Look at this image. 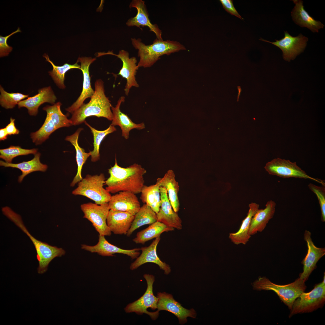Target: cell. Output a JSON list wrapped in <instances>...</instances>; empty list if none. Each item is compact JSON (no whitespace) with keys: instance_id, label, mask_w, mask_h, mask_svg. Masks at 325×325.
<instances>
[{"instance_id":"1","label":"cell","mask_w":325,"mask_h":325,"mask_svg":"<svg viewBox=\"0 0 325 325\" xmlns=\"http://www.w3.org/2000/svg\"><path fill=\"white\" fill-rule=\"evenodd\" d=\"M108 170L110 177L105 184L107 186L106 189L109 193H141L144 186V175L147 172L141 165L134 163L126 168L122 167L118 165L116 158L114 165Z\"/></svg>"},{"instance_id":"2","label":"cell","mask_w":325,"mask_h":325,"mask_svg":"<svg viewBox=\"0 0 325 325\" xmlns=\"http://www.w3.org/2000/svg\"><path fill=\"white\" fill-rule=\"evenodd\" d=\"M94 87V93L89 102L86 104L84 103L72 114L70 119L72 125L81 124L84 122L86 118L91 116L103 117L112 120V105L105 94L103 81L100 79L97 80Z\"/></svg>"},{"instance_id":"3","label":"cell","mask_w":325,"mask_h":325,"mask_svg":"<svg viewBox=\"0 0 325 325\" xmlns=\"http://www.w3.org/2000/svg\"><path fill=\"white\" fill-rule=\"evenodd\" d=\"M131 41L133 47L138 50L140 58L137 64L138 68L150 67L162 55L186 50L185 47L180 42L169 40L163 41L156 38L150 45H146L139 38H131Z\"/></svg>"},{"instance_id":"4","label":"cell","mask_w":325,"mask_h":325,"mask_svg":"<svg viewBox=\"0 0 325 325\" xmlns=\"http://www.w3.org/2000/svg\"><path fill=\"white\" fill-rule=\"evenodd\" d=\"M2 211L3 214L26 234L32 242L36 251L37 258L39 262L37 269L39 274L45 273L47 270L49 264L54 258L61 257L65 254V251L63 249L51 246L34 238L25 226L20 215L9 207H2Z\"/></svg>"},{"instance_id":"5","label":"cell","mask_w":325,"mask_h":325,"mask_svg":"<svg viewBox=\"0 0 325 325\" xmlns=\"http://www.w3.org/2000/svg\"><path fill=\"white\" fill-rule=\"evenodd\" d=\"M61 105L60 102H58L51 106L46 105L43 108L47 113L45 122L38 130L30 135L33 142L36 145L41 144L57 129L72 125L71 121L62 112Z\"/></svg>"},{"instance_id":"6","label":"cell","mask_w":325,"mask_h":325,"mask_svg":"<svg viewBox=\"0 0 325 325\" xmlns=\"http://www.w3.org/2000/svg\"><path fill=\"white\" fill-rule=\"evenodd\" d=\"M305 282L299 277L290 283L280 285L274 283L266 277H262L254 283L253 286L257 290L273 291L291 310L295 300L305 291L306 288Z\"/></svg>"},{"instance_id":"7","label":"cell","mask_w":325,"mask_h":325,"mask_svg":"<svg viewBox=\"0 0 325 325\" xmlns=\"http://www.w3.org/2000/svg\"><path fill=\"white\" fill-rule=\"evenodd\" d=\"M105 180L103 173L99 175H87L78 183V187L73 191L72 193L85 196L98 205L108 203L112 196L103 187Z\"/></svg>"},{"instance_id":"8","label":"cell","mask_w":325,"mask_h":325,"mask_svg":"<svg viewBox=\"0 0 325 325\" xmlns=\"http://www.w3.org/2000/svg\"><path fill=\"white\" fill-rule=\"evenodd\" d=\"M325 274L323 281L310 292H303L294 301L289 317L301 313L312 312L321 307L325 301Z\"/></svg>"},{"instance_id":"9","label":"cell","mask_w":325,"mask_h":325,"mask_svg":"<svg viewBox=\"0 0 325 325\" xmlns=\"http://www.w3.org/2000/svg\"><path fill=\"white\" fill-rule=\"evenodd\" d=\"M265 169L271 175L283 178L293 177L308 179L318 182L322 186L325 185L323 181L309 176L297 165L296 162H292L289 160L279 158L274 159L266 164Z\"/></svg>"},{"instance_id":"10","label":"cell","mask_w":325,"mask_h":325,"mask_svg":"<svg viewBox=\"0 0 325 325\" xmlns=\"http://www.w3.org/2000/svg\"><path fill=\"white\" fill-rule=\"evenodd\" d=\"M147 284V287L144 293L138 299L128 304L124 309L127 313L135 312L138 314L144 313L149 315L153 320L158 317L155 312L148 311L147 309L150 308L153 310L157 309L158 298L153 292V284L155 277L152 275L145 274L144 275Z\"/></svg>"},{"instance_id":"11","label":"cell","mask_w":325,"mask_h":325,"mask_svg":"<svg viewBox=\"0 0 325 325\" xmlns=\"http://www.w3.org/2000/svg\"><path fill=\"white\" fill-rule=\"evenodd\" d=\"M80 207L84 214L83 218L91 222L99 235H111V231L107 223L110 210L108 203L98 205L90 202L81 205Z\"/></svg>"},{"instance_id":"12","label":"cell","mask_w":325,"mask_h":325,"mask_svg":"<svg viewBox=\"0 0 325 325\" xmlns=\"http://www.w3.org/2000/svg\"><path fill=\"white\" fill-rule=\"evenodd\" d=\"M260 40L271 43L279 48L282 51L283 56L285 60L289 62L303 52L308 41V38L301 34L292 36L287 31H284V38L280 40L270 42L262 38Z\"/></svg>"},{"instance_id":"13","label":"cell","mask_w":325,"mask_h":325,"mask_svg":"<svg viewBox=\"0 0 325 325\" xmlns=\"http://www.w3.org/2000/svg\"><path fill=\"white\" fill-rule=\"evenodd\" d=\"M98 57L104 55L110 54L117 56L122 61V66L117 74L126 80V83L124 89L125 94L128 96L131 88L132 87H138L135 78L137 70L138 69L137 63V60L135 57H129L128 52L124 50L119 51L118 54H114L112 51L107 52H99Z\"/></svg>"},{"instance_id":"14","label":"cell","mask_w":325,"mask_h":325,"mask_svg":"<svg viewBox=\"0 0 325 325\" xmlns=\"http://www.w3.org/2000/svg\"><path fill=\"white\" fill-rule=\"evenodd\" d=\"M157 297L158 298L157 310L155 312L158 316L160 311H168L177 317L178 319L179 323L181 324L187 322L188 317L195 318L196 313L194 309L188 310L184 308L181 304L174 299L171 294L165 292H159Z\"/></svg>"},{"instance_id":"15","label":"cell","mask_w":325,"mask_h":325,"mask_svg":"<svg viewBox=\"0 0 325 325\" xmlns=\"http://www.w3.org/2000/svg\"><path fill=\"white\" fill-rule=\"evenodd\" d=\"M311 232L305 230L304 234V240L306 242L308 252L302 262L303 265V271L299 278L305 282L313 271L317 267L316 264L320 259L325 255V248H319L314 244L311 237Z\"/></svg>"},{"instance_id":"16","label":"cell","mask_w":325,"mask_h":325,"mask_svg":"<svg viewBox=\"0 0 325 325\" xmlns=\"http://www.w3.org/2000/svg\"><path fill=\"white\" fill-rule=\"evenodd\" d=\"M161 205L159 212L156 214L157 221L167 227L181 230L182 228V221L178 212L173 210L168 198L166 189L162 186L159 187Z\"/></svg>"},{"instance_id":"17","label":"cell","mask_w":325,"mask_h":325,"mask_svg":"<svg viewBox=\"0 0 325 325\" xmlns=\"http://www.w3.org/2000/svg\"><path fill=\"white\" fill-rule=\"evenodd\" d=\"M145 2L142 0H133L130 4V8H135L137 10L136 15L129 18L126 23L128 26H135L142 30L140 28L146 26L150 31L153 32L156 35V39L162 40V31L156 24H153L150 22L149 15L147 10Z\"/></svg>"},{"instance_id":"18","label":"cell","mask_w":325,"mask_h":325,"mask_svg":"<svg viewBox=\"0 0 325 325\" xmlns=\"http://www.w3.org/2000/svg\"><path fill=\"white\" fill-rule=\"evenodd\" d=\"M96 60V58L91 57H79L77 61L81 64L80 70L83 75V83L82 91L76 101L66 110L72 114L78 109L83 104L87 98H91L94 93V91L92 88L89 75V67L90 64Z\"/></svg>"},{"instance_id":"19","label":"cell","mask_w":325,"mask_h":325,"mask_svg":"<svg viewBox=\"0 0 325 325\" xmlns=\"http://www.w3.org/2000/svg\"><path fill=\"white\" fill-rule=\"evenodd\" d=\"M160 240L159 236L156 238L149 246L141 248V254L131 264L130 269L133 270L144 264L151 262L157 265L160 269L164 271L165 274H169L171 271L169 266L161 260L156 253L157 246Z\"/></svg>"},{"instance_id":"20","label":"cell","mask_w":325,"mask_h":325,"mask_svg":"<svg viewBox=\"0 0 325 325\" xmlns=\"http://www.w3.org/2000/svg\"><path fill=\"white\" fill-rule=\"evenodd\" d=\"M108 203L110 210L125 212L134 215L141 208L135 194L126 191L119 192L112 196Z\"/></svg>"},{"instance_id":"21","label":"cell","mask_w":325,"mask_h":325,"mask_svg":"<svg viewBox=\"0 0 325 325\" xmlns=\"http://www.w3.org/2000/svg\"><path fill=\"white\" fill-rule=\"evenodd\" d=\"M82 249L91 252L97 253L103 256H113V254L119 253L126 255L132 259L136 258L140 254L141 248L131 249H124L119 248L110 243L105 239L104 236H99L98 242L94 246L85 244L82 245Z\"/></svg>"},{"instance_id":"22","label":"cell","mask_w":325,"mask_h":325,"mask_svg":"<svg viewBox=\"0 0 325 325\" xmlns=\"http://www.w3.org/2000/svg\"><path fill=\"white\" fill-rule=\"evenodd\" d=\"M57 98L51 87L49 86L39 89L38 93L34 96L20 102L18 104V108H26L29 114L35 116L38 112V108L42 104L45 103L54 104Z\"/></svg>"},{"instance_id":"23","label":"cell","mask_w":325,"mask_h":325,"mask_svg":"<svg viewBox=\"0 0 325 325\" xmlns=\"http://www.w3.org/2000/svg\"><path fill=\"white\" fill-rule=\"evenodd\" d=\"M125 101V97H121L117 101L115 107L111 106L113 117L111 125L119 126L122 130V135L126 139L128 138L130 131L133 129L142 130L145 128L144 122L137 124L133 122L128 116L122 112L120 109L122 103Z\"/></svg>"},{"instance_id":"24","label":"cell","mask_w":325,"mask_h":325,"mask_svg":"<svg viewBox=\"0 0 325 325\" xmlns=\"http://www.w3.org/2000/svg\"><path fill=\"white\" fill-rule=\"evenodd\" d=\"M134 215L128 212L110 210L107 223L110 231L116 234H126L134 220Z\"/></svg>"},{"instance_id":"25","label":"cell","mask_w":325,"mask_h":325,"mask_svg":"<svg viewBox=\"0 0 325 325\" xmlns=\"http://www.w3.org/2000/svg\"><path fill=\"white\" fill-rule=\"evenodd\" d=\"M295 6L291 12V16L295 23L301 27H305L313 32H318L324 25L319 21L316 20L305 10L303 1L301 0H292Z\"/></svg>"},{"instance_id":"26","label":"cell","mask_w":325,"mask_h":325,"mask_svg":"<svg viewBox=\"0 0 325 325\" xmlns=\"http://www.w3.org/2000/svg\"><path fill=\"white\" fill-rule=\"evenodd\" d=\"M276 206V203L270 200L267 202L265 209L257 210L251 221L249 231L250 235L264 230L270 220L274 216Z\"/></svg>"},{"instance_id":"27","label":"cell","mask_w":325,"mask_h":325,"mask_svg":"<svg viewBox=\"0 0 325 325\" xmlns=\"http://www.w3.org/2000/svg\"><path fill=\"white\" fill-rule=\"evenodd\" d=\"M156 181L159 183L160 187H163L166 189L172 208L175 212H178L180 206L178 196L179 185L175 180L174 171L171 169L168 170L162 178H157Z\"/></svg>"},{"instance_id":"28","label":"cell","mask_w":325,"mask_h":325,"mask_svg":"<svg viewBox=\"0 0 325 325\" xmlns=\"http://www.w3.org/2000/svg\"><path fill=\"white\" fill-rule=\"evenodd\" d=\"M40 153L37 152L34 154V158L31 160L18 163H9L0 160V166L20 169L22 174L18 177V181L19 183H21L25 177L32 172L38 171L45 172L46 171L48 166L41 162L40 159Z\"/></svg>"},{"instance_id":"29","label":"cell","mask_w":325,"mask_h":325,"mask_svg":"<svg viewBox=\"0 0 325 325\" xmlns=\"http://www.w3.org/2000/svg\"><path fill=\"white\" fill-rule=\"evenodd\" d=\"M249 209L247 216L242 221L239 230L236 233L229 234V238L235 244L246 245L251 237V236L249 234L251 221L259 209V205L255 203H251L249 204Z\"/></svg>"},{"instance_id":"30","label":"cell","mask_w":325,"mask_h":325,"mask_svg":"<svg viewBox=\"0 0 325 325\" xmlns=\"http://www.w3.org/2000/svg\"><path fill=\"white\" fill-rule=\"evenodd\" d=\"M82 129L83 128H79L75 133L71 135L67 136L65 139L66 141L71 143L76 150V160L77 165V170L76 175L70 184L71 187L74 186L76 183L82 179V166L88 158L91 155V151L88 153H86L84 149L81 147L79 145V136L80 132Z\"/></svg>"},{"instance_id":"31","label":"cell","mask_w":325,"mask_h":325,"mask_svg":"<svg viewBox=\"0 0 325 325\" xmlns=\"http://www.w3.org/2000/svg\"><path fill=\"white\" fill-rule=\"evenodd\" d=\"M157 221L156 214L150 206L144 204L134 215V220L126 235L129 237L138 228L145 225H150Z\"/></svg>"},{"instance_id":"32","label":"cell","mask_w":325,"mask_h":325,"mask_svg":"<svg viewBox=\"0 0 325 325\" xmlns=\"http://www.w3.org/2000/svg\"><path fill=\"white\" fill-rule=\"evenodd\" d=\"M174 229L167 227L163 223L157 221L138 232L133 241L137 244H143L146 242L160 236L162 233L173 230Z\"/></svg>"},{"instance_id":"33","label":"cell","mask_w":325,"mask_h":325,"mask_svg":"<svg viewBox=\"0 0 325 325\" xmlns=\"http://www.w3.org/2000/svg\"><path fill=\"white\" fill-rule=\"evenodd\" d=\"M160 187L157 181L154 184L144 185L141 193L140 198L142 202L150 206L156 214L159 212L161 205Z\"/></svg>"},{"instance_id":"34","label":"cell","mask_w":325,"mask_h":325,"mask_svg":"<svg viewBox=\"0 0 325 325\" xmlns=\"http://www.w3.org/2000/svg\"><path fill=\"white\" fill-rule=\"evenodd\" d=\"M43 57L46 59V61L49 62L52 65L53 69L49 71L48 73L55 83L60 88L64 89L65 88L64 84L65 75L67 71L73 69L80 70V66L78 64L77 61L74 64L65 63L63 66H57L54 65L53 62L50 59L47 54H44Z\"/></svg>"},{"instance_id":"35","label":"cell","mask_w":325,"mask_h":325,"mask_svg":"<svg viewBox=\"0 0 325 325\" xmlns=\"http://www.w3.org/2000/svg\"><path fill=\"white\" fill-rule=\"evenodd\" d=\"M84 122L90 128L93 136L94 148L91 151V161L95 162L100 159L99 149L102 141L107 135L116 131V128L114 126L110 125L106 130L99 131L92 127L85 121Z\"/></svg>"},{"instance_id":"36","label":"cell","mask_w":325,"mask_h":325,"mask_svg":"<svg viewBox=\"0 0 325 325\" xmlns=\"http://www.w3.org/2000/svg\"><path fill=\"white\" fill-rule=\"evenodd\" d=\"M0 104L6 109H12L24 99L28 97V95L20 93H8L5 91L0 85Z\"/></svg>"},{"instance_id":"37","label":"cell","mask_w":325,"mask_h":325,"mask_svg":"<svg viewBox=\"0 0 325 325\" xmlns=\"http://www.w3.org/2000/svg\"><path fill=\"white\" fill-rule=\"evenodd\" d=\"M37 149H25L19 146H11L8 148L0 150V157L5 162L11 163L15 157L29 154L34 155L37 153Z\"/></svg>"},{"instance_id":"38","label":"cell","mask_w":325,"mask_h":325,"mask_svg":"<svg viewBox=\"0 0 325 325\" xmlns=\"http://www.w3.org/2000/svg\"><path fill=\"white\" fill-rule=\"evenodd\" d=\"M310 189L317 196L321 212V221H325V187L318 186L310 183L308 185Z\"/></svg>"},{"instance_id":"39","label":"cell","mask_w":325,"mask_h":325,"mask_svg":"<svg viewBox=\"0 0 325 325\" xmlns=\"http://www.w3.org/2000/svg\"><path fill=\"white\" fill-rule=\"evenodd\" d=\"M21 32V31L20 30V28L18 27L16 31L12 32L7 36H3L1 35L0 36V57L8 56L9 53L12 50V47L9 46L7 43L8 39L14 34Z\"/></svg>"},{"instance_id":"40","label":"cell","mask_w":325,"mask_h":325,"mask_svg":"<svg viewBox=\"0 0 325 325\" xmlns=\"http://www.w3.org/2000/svg\"><path fill=\"white\" fill-rule=\"evenodd\" d=\"M224 9L228 13L232 15L235 16L242 20V17L235 8L232 0H220Z\"/></svg>"},{"instance_id":"41","label":"cell","mask_w":325,"mask_h":325,"mask_svg":"<svg viewBox=\"0 0 325 325\" xmlns=\"http://www.w3.org/2000/svg\"><path fill=\"white\" fill-rule=\"evenodd\" d=\"M15 119L11 117L10 123L5 127L6 132L8 135H18L19 131L15 125Z\"/></svg>"},{"instance_id":"42","label":"cell","mask_w":325,"mask_h":325,"mask_svg":"<svg viewBox=\"0 0 325 325\" xmlns=\"http://www.w3.org/2000/svg\"><path fill=\"white\" fill-rule=\"evenodd\" d=\"M8 135L5 128L0 129V140L1 141L6 139Z\"/></svg>"},{"instance_id":"43","label":"cell","mask_w":325,"mask_h":325,"mask_svg":"<svg viewBox=\"0 0 325 325\" xmlns=\"http://www.w3.org/2000/svg\"><path fill=\"white\" fill-rule=\"evenodd\" d=\"M237 89H238V96H237V101H238V100H239V96H240V93H241V91H242V89H241V88L240 87V86H237Z\"/></svg>"}]
</instances>
